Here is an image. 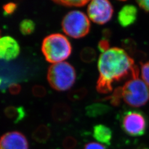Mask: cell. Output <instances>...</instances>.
I'll use <instances>...</instances> for the list:
<instances>
[{
    "label": "cell",
    "mask_w": 149,
    "mask_h": 149,
    "mask_svg": "<svg viewBox=\"0 0 149 149\" xmlns=\"http://www.w3.org/2000/svg\"><path fill=\"white\" fill-rule=\"evenodd\" d=\"M99 77L96 90L102 94L113 91V84L130 76L139 77V70L133 59L121 48L113 47L102 53L98 62Z\"/></svg>",
    "instance_id": "1"
},
{
    "label": "cell",
    "mask_w": 149,
    "mask_h": 149,
    "mask_svg": "<svg viewBox=\"0 0 149 149\" xmlns=\"http://www.w3.org/2000/svg\"><path fill=\"white\" fill-rule=\"evenodd\" d=\"M72 46L68 38L60 33H54L43 39L42 52L45 60L50 63L63 62L72 53Z\"/></svg>",
    "instance_id": "2"
},
{
    "label": "cell",
    "mask_w": 149,
    "mask_h": 149,
    "mask_svg": "<svg viewBox=\"0 0 149 149\" xmlns=\"http://www.w3.org/2000/svg\"><path fill=\"white\" fill-rule=\"evenodd\" d=\"M47 79L49 85L54 90H68L76 81V71L74 66L68 62L52 64L48 69Z\"/></svg>",
    "instance_id": "3"
},
{
    "label": "cell",
    "mask_w": 149,
    "mask_h": 149,
    "mask_svg": "<svg viewBox=\"0 0 149 149\" xmlns=\"http://www.w3.org/2000/svg\"><path fill=\"white\" fill-rule=\"evenodd\" d=\"M120 91L122 100L130 106H144L149 101V86L139 77L131 78Z\"/></svg>",
    "instance_id": "4"
},
{
    "label": "cell",
    "mask_w": 149,
    "mask_h": 149,
    "mask_svg": "<svg viewBox=\"0 0 149 149\" xmlns=\"http://www.w3.org/2000/svg\"><path fill=\"white\" fill-rule=\"evenodd\" d=\"M61 27L67 36L74 39H80L89 33L90 21L84 12L77 10L71 11L64 16Z\"/></svg>",
    "instance_id": "5"
},
{
    "label": "cell",
    "mask_w": 149,
    "mask_h": 149,
    "mask_svg": "<svg viewBox=\"0 0 149 149\" xmlns=\"http://www.w3.org/2000/svg\"><path fill=\"white\" fill-rule=\"evenodd\" d=\"M120 125L124 132L128 135L133 137L141 136L146 132L147 120L142 112L129 111L123 114Z\"/></svg>",
    "instance_id": "6"
},
{
    "label": "cell",
    "mask_w": 149,
    "mask_h": 149,
    "mask_svg": "<svg viewBox=\"0 0 149 149\" xmlns=\"http://www.w3.org/2000/svg\"><path fill=\"white\" fill-rule=\"evenodd\" d=\"M113 13V7L108 0H93L89 2L87 7L88 18L91 21L100 25L109 21Z\"/></svg>",
    "instance_id": "7"
},
{
    "label": "cell",
    "mask_w": 149,
    "mask_h": 149,
    "mask_svg": "<svg viewBox=\"0 0 149 149\" xmlns=\"http://www.w3.org/2000/svg\"><path fill=\"white\" fill-rule=\"evenodd\" d=\"M26 137L19 132H11L0 138V149H28Z\"/></svg>",
    "instance_id": "8"
},
{
    "label": "cell",
    "mask_w": 149,
    "mask_h": 149,
    "mask_svg": "<svg viewBox=\"0 0 149 149\" xmlns=\"http://www.w3.org/2000/svg\"><path fill=\"white\" fill-rule=\"evenodd\" d=\"M20 53V46L10 36L0 37V59L10 61L17 58Z\"/></svg>",
    "instance_id": "9"
},
{
    "label": "cell",
    "mask_w": 149,
    "mask_h": 149,
    "mask_svg": "<svg viewBox=\"0 0 149 149\" xmlns=\"http://www.w3.org/2000/svg\"><path fill=\"white\" fill-rule=\"evenodd\" d=\"M138 14V9L135 6H124L118 13V22L123 28L130 27L136 21Z\"/></svg>",
    "instance_id": "10"
},
{
    "label": "cell",
    "mask_w": 149,
    "mask_h": 149,
    "mask_svg": "<svg viewBox=\"0 0 149 149\" xmlns=\"http://www.w3.org/2000/svg\"><path fill=\"white\" fill-rule=\"evenodd\" d=\"M52 116L55 122L64 123L68 121L71 116L69 107L63 103H58L54 105Z\"/></svg>",
    "instance_id": "11"
},
{
    "label": "cell",
    "mask_w": 149,
    "mask_h": 149,
    "mask_svg": "<svg viewBox=\"0 0 149 149\" xmlns=\"http://www.w3.org/2000/svg\"><path fill=\"white\" fill-rule=\"evenodd\" d=\"M93 136L97 141L107 145H111L112 139L111 129L103 124L96 125L93 130Z\"/></svg>",
    "instance_id": "12"
},
{
    "label": "cell",
    "mask_w": 149,
    "mask_h": 149,
    "mask_svg": "<svg viewBox=\"0 0 149 149\" xmlns=\"http://www.w3.org/2000/svg\"><path fill=\"white\" fill-rule=\"evenodd\" d=\"M4 113L6 117L15 124L21 122L27 115L26 110L22 106L7 107Z\"/></svg>",
    "instance_id": "13"
},
{
    "label": "cell",
    "mask_w": 149,
    "mask_h": 149,
    "mask_svg": "<svg viewBox=\"0 0 149 149\" xmlns=\"http://www.w3.org/2000/svg\"><path fill=\"white\" fill-rule=\"evenodd\" d=\"M51 135L50 129L45 125H40L32 133V138L39 143H45Z\"/></svg>",
    "instance_id": "14"
},
{
    "label": "cell",
    "mask_w": 149,
    "mask_h": 149,
    "mask_svg": "<svg viewBox=\"0 0 149 149\" xmlns=\"http://www.w3.org/2000/svg\"><path fill=\"white\" fill-rule=\"evenodd\" d=\"M110 110L111 108L109 107L102 103L92 104L86 108L87 115L91 117H96L101 116Z\"/></svg>",
    "instance_id": "15"
},
{
    "label": "cell",
    "mask_w": 149,
    "mask_h": 149,
    "mask_svg": "<svg viewBox=\"0 0 149 149\" xmlns=\"http://www.w3.org/2000/svg\"><path fill=\"white\" fill-rule=\"evenodd\" d=\"M19 31L24 36H29L35 31L36 23L30 19H24L19 24Z\"/></svg>",
    "instance_id": "16"
},
{
    "label": "cell",
    "mask_w": 149,
    "mask_h": 149,
    "mask_svg": "<svg viewBox=\"0 0 149 149\" xmlns=\"http://www.w3.org/2000/svg\"><path fill=\"white\" fill-rule=\"evenodd\" d=\"M96 57V53L93 48L86 47L84 48L80 53V58L82 61L90 63L93 61Z\"/></svg>",
    "instance_id": "17"
},
{
    "label": "cell",
    "mask_w": 149,
    "mask_h": 149,
    "mask_svg": "<svg viewBox=\"0 0 149 149\" xmlns=\"http://www.w3.org/2000/svg\"><path fill=\"white\" fill-rule=\"evenodd\" d=\"M54 3L56 5L63 6L68 7H81L88 3L89 1L81 0V1H53Z\"/></svg>",
    "instance_id": "18"
},
{
    "label": "cell",
    "mask_w": 149,
    "mask_h": 149,
    "mask_svg": "<svg viewBox=\"0 0 149 149\" xmlns=\"http://www.w3.org/2000/svg\"><path fill=\"white\" fill-rule=\"evenodd\" d=\"M87 93L85 88H79L77 90L71 91L68 94V98L71 101H76L82 100L85 97Z\"/></svg>",
    "instance_id": "19"
},
{
    "label": "cell",
    "mask_w": 149,
    "mask_h": 149,
    "mask_svg": "<svg viewBox=\"0 0 149 149\" xmlns=\"http://www.w3.org/2000/svg\"><path fill=\"white\" fill-rule=\"evenodd\" d=\"M18 8V4L15 2H9L3 6V14L5 16H10L15 13Z\"/></svg>",
    "instance_id": "20"
},
{
    "label": "cell",
    "mask_w": 149,
    "mask_h": 149,
    "mask_svg": "<svg viewBox=\"0 0 149 149\" xmlns=\"http://www.w3.org/2000/svg\"><path fill=\"white\" fill-rule=\"evenodd\" d=\"M140 71L143 80L149 86V61L141 64Z\"/></svg>",
    "instance_id": "21"
},
{
    "label": "cell",
    "mask_w": 149,
    "mask_h": 149,
    "mask_svg": "<svg viewBox=\"0 0 149 149\" xmlns=\"http://www.w3.org/2000/svg\"><path fill=\"white\" fill-rule=\"evenodd\" d=\"M63 145L65 149H74L77 145V141L74 137L67 136L64 139Z\"/></svg>",
    "instance_id": "22"
},
{
    "label": "cell",
    "mask_w": 149,
    "mask_h": 149,
    "mask_svg": "<svg viewBox=\"0 0 149 149\" xmlns=\"http://www.w3.org/2000/svg\"><path fill=\"white\" fill-rule=\"evenodd\" d=\"M32 93L35 97H43L46 95L47 91L43 86L35 85L32 88Z\"/></svg>",
    "instance_id": "23"
},
{
    "label": "cell",
    "mask_w": 149,
    "mask_h": 149,
    "mask_svg": "<svg viewBox=\"0 0 149 149\" xmlns=\"http://www.w3.org/2000/svg\"><path fill=\"white\" fill-rule=\"evenodd\" d=\"M98 48L102 53H103L108 50H109L110 49V44L109 42V40L103 38V39H102L98 42Z\"/></svg>",
    "instance_id": "24"
},
{
    "label": "cell",
    "mask_w": 149,
    "mask_h": 149,
    "mask_svg": "<svg viewBox=\"0 0 149 149\" xmlns=\"http://www.w3.org/2000/svg\"><path fill=\"white\" fill-rule=\"evenodd\" d=\"M22 87L20 85L17 84H12L8 87L10 93L13 95H16L20 93Z\"/></svg>",
    "instance_id": "25"
},
{
    "label": "cell",
    "mask_w": 149,
    "mask_h": 149,
    "mask_svg": "<svg viewBox=\"0 0 149 149\" xmlns=\"http://www.w3.org/2000/svg\"><path fill=\"white\" fill-rule=\"evenodd\" d=\"M84 149H106V148L100 143L91 142L86 144Z\"/></svg>",
    "instance_id": "26"
},
{
    "label": "cell",
    "mask_w": 149,
    "mask_h": 149,
    "mask_svg": "<svg viewBox=\"0 0 149 149\" xmlns=\"http://www.w3.org/2000/svg\"><path fill=\"white\" fill-rule=\"evenodd\" d=\"M139 7L146 12H149V0L136 1Z\"/></svg>",
    "instance_id": "27"
},
{
    "label": "cell",
    "mask_w": 149,
    "mask_h": 149,
    "mask_svg": "<svg viewBox=\"0 0 149 149\" xmlns=\"http://www.w3.org/2000/svg\"><path fill=\"white\" fill-rule=\"evenodd\" d=\"M1 82H2V80H1V78L0 77V85H1Z\"/></svg>",
    "instance_id": "28"
}]
</instances>
